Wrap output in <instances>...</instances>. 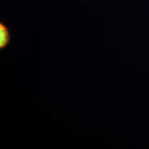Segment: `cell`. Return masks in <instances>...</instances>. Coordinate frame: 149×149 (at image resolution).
<instances>
[{"label": "cell", "instance_id": "cell-1", "mask_svg": "<svg viewBox=\"0 0 149 149\" xmlns=\"http://www.w3.org/2000/svg\"><path fill=\"white\" fill-rule=\"evenodd\" d=\"M11 38L10 30L4 22H0V50L2 51L10 44Z\"/></svg>", "mask_w": 149, "mask_h": 149}]
</instances>
